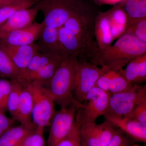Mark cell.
<instances>
[{
  "instance_id": "7bdbcfd3",
  "label": "cell",
  "mask_w": 146,
  "mask_h": 146,
  "mask_svg": "<svg viewBox=\"0 0 146 146\" xmlns=\"http://www.w3.org/2000/svg\"><path fill=\"white\" fill-rule=\"evenodd\" d=\"M131 146H141L138 145H131Z\"/></svg>"
},
{
  "instance_id": "8fae6325",
  "label": "cell",
  "mask_w": 146,
  "mask_h": 146,
  "mask_svg": "<svg viewBox=\"0 0 146 146\" xmlns=\"http://www.w3.org/2000/svg\"><path fill=\"white\" fill-rule=\"evenodd\" d=\"M43 26L42 22H33L28 27L6 34L0 38V43L9 46L31 44L38 39Z\"/></svg>"
},
{
  "instance_id": "f546056e",
  "label": "cell",
  "mask_w": 146,
  "mask_h": 146,
  "mask_svg": "<svg viewBox=\"0 0 146 146\" xmlns=\"http://www.w3.org/2000/svg\"><path fill=\"white\" fill-rule=\"evenodd\" d=\"M141 56L129 61L126 66L125 69H123V71L124 76L129 83L133 85L138 84Z\"/></svg>"
},
{
  "instance_id": "44dd1931",
  "label": "cell",
  "mask_w": 146,
  "mask_h": 146,
  "mask_svg": "<svg viewBox=\"0 0 146 146\" xmlns=\"http://www.w3.org/2000/svg\"><path fill=\"white\" fill-rule=\"evenodd\" d=\"M63 56L57 53L43 52L39 51L32 58L26 69L21 74L20 78L18 80L20 79L24 75L37 70L48 65L55 59Z\"/></svg>"
},
{
  "instance_id": "8d00e7d4",
  "label": "cell",
  "mask_w": 146,
  "mask_h": 146,
  "mask_svg": "<svg viewBox=\"0 0 146 146\" xmlns=\"http://www.w3.org/2000/svg\"><path fill=\"white\" fill-rule=\"evenodd\" d=\"M16 121L13 118L7 117L5 112L0 111V136L9 128L14 126Z\"/></svg>"
},
{
  "instance_id": "ab89813d",
  "label": "cell",
  "mask_w": 146,
  "mask_h": 146,
  "mask_svg": "<svg viewBox=\"0 0 146 146\" xmlns=\"http://www.w3.org/2000/svg\"><path fill=\"white\" fill-rule=\"evenodd\" d=\"M13 2L11 0H0V7Z\"/></svg>"
},
{
  "instance_id": "5b68a950",
  "label": "cell",
  "mask_w": 146,
  "mask_h": 146,
  "mask_svg": "<svg viewBox=\"0 0 146 146\" xmlns=\"http://www.w3.org/2000/svg\"><path fill=\"white\" fill-rule=\"evenodd\" d=\"M26 82L31 89L33 96V107L32 115L33 122L38 127L44 128L49 126L56 111L54 101L46 89L42 84L36 82Z\"/></svg>"
},
{
  "instance_id": "4dcf8cb0",
  "label": "cell",
  "mask_w": 146,
  "mask_h": 146,
  "mask_svg": "<svg viewBox=\"0 0 146 146\" xmlns=\"http://www.w3.org/2000/svg\"><path fill=\"white\" fill-rule=\"evenodd\" d=\"M81 141L79 125L76 121L72 128L67 136L55 146H80Z\"/></svg>"
},
{
  "instance_id": "d6986e66",
  "label": "cell",
  "mask_w": 146,
  "mask_h": 146,
  "mask_svg": "<svg viewBox=\"0 0 146 146\" xmlns=\"http://www.w3.org/2000/svg\"><path fill=\"white\" fill-rule=\"evenodd\" d=\"M65 57L63 56L58 58L37 70L24 75L19 80L29 82H37L46 87Z\"/></svg>"
},
{
  "instance_id": "7402d4cb",
  "label": "cell",
  "mask_w": 146,
  "mask_h": 146,
  "mask_svg": "<svg viewBox=\"0 0 146 146\" xmlns=\"http://www.w3.org/2000/svg\"><path fill=\"white\" fill-rule=\"evenodd\" d=\"M21 72L5 50L0 45V77L13 80L20 78Z\"/></svg>"
},
{
  "instance_id": "cb8c5ba5",
  "label": "cell",
  "mask_w": 146,
  "mask_h": 146,
  "mask_svg": "<svg viewBox=\"0 0 146 146\" xmlns=\"http://www.w3.org/2000/svg\"><path fill=\"white\" fill-rule=\"evenodd\" d=\"M134 85L127 80L122 72L110 70L109 91L111 95L130 90L133 89Z\"/></svg>"
},
{
  "instance_id": "d6a6232c",
  "label": "cell",
  "mask_w": 146,
  "mask_h": 146,
  "mask_svg": "<svg viewBox=\"0 0 146 146\" xmlns=\"http://www.w3.org/2000/svg\"><path fill=\"white\" fill-rule=\"evenodd\" d=\"M125 117L135 120L146 126V99L139 103Z\"/></svg>"
},
{
  "instance_id": "30bf717a",
  "label": "cell",
  "mask_w": 146,
  "mask_h": 146,
  "mask_svg": "<svg viewBox=\"0 0 146 146\" xmlns=\"http://www.w3.org/2000/svg\"><path fill=\"white\" fill-rule=\"evenodd\" d=\"M58 38L60 52L63 56H78L93 63V56L89 50L63 26L58 28Z\"/></svg>"
},
{
  "instance_id": "836d02e7",
  "label": "cell",
  "mask_w": 146,
  "mask_h": 146,
  "mask_svg": "<svg viewBox=\"0 0 146 146\" xmlns=\"http://www.w3.org/2000/svg\"><path fill=\"white\" fill-rule=\"evenodd\" d=\"M11 86V82L0 79V111L5 112L7 111V104Z\"/></svg>"
},
{
  "instance_id": "8992f818",
  "label": "cell",
  "mask_w": 146,
  "mask_h": 146,
  "mask_svg": "<svg viewBox=\"0 0 146 146\" xmlns=\"http://www.w3.org/2000/svg\"><path fill=\"white\" fill-rule=\"evenodd\" d=\"M110 95L94 86L86 94L82 107L77 110L76 121L79 124L96 122L98 118L106 113Z\"/></svg>"
},
{
  "instance_id": "60d3db41",
  "label": "cell",
  "mask_w": 146,
  "mask_h": 146,
  "mask_svg": "<svg viewBox=\"0 0 146 146\" xmlns=\"http://www.w3.org/2000/svg\"><path fill=\"white\" fill-rule=\"evenodd\" d=\"M13 2H21L26 1L29 0H11Z\"/></svg>"
},
{
  "instance_id": "4fadbf2b",
  "label": "cell",
  "mask_w": 146,
  "mask_h": 146,
  "mask_svg": "<svg viewBox=\"0 0 146 146\" xmlns=\"http://www.w3.org/2000/svg\"><path fill=\"white\" fill-rule=\"evenodd\" d=\"M21 73L26 69L35 54L39 50L37 43L21 46H9L0 43Z\"/></svg>"
},
{
  "instance_id": "3957f363",
  "label": "cell",
  "mask_w": 146,
  "mask_h": 146,
  "mask_svg": "<svg viewBox=\"0 0 146 146\" xmlns=\"http://www.w3.org/2000/svg\"><path fill=\"white\" fill-rule=\"evenodd\" d=\"M97 13L87 5L78 13L69 18L63 27L87 48L93 56V63L98 65L101 51L95 40L94 26Z\"/></svg>"
},
{
  "instance_id": "e0dca14e",
  "label": "cell",
  "mask_w": 146,
  "mask_h": 146,
  "mask_svg": "<svg viewBox=\"0 0 146 146\" xmlns=\"http://www.w3.org/2000/svg\"><path fill=\"white\" fill-rule=\"evenodd\" d=\"M36 128L33 123L12 127L0 136V146H21L26 138Z\"/></svg>"
},
{
  "instance_id": "2e32d148",
  "label": "cell",
  "mask_w": 146,
  "mask_h": 146,
  "mask_svg": "<svg viewBox=\"0 0 146 146\" xmlns=\"http://www.w3.org/2000/svg\"><path fill=\"white\" fill-rule=\"evenodd\" d=\"M113 40L125 33L129 23L127 13L119 5H114L106 11Z\"/></svg>"
},
{
  "instance_id": "ffe728a7",
  "label": "cell",
  "mask_w": 146,
  "mask_h": 146,
  "mask_svg": "<svg viewBox=\"0 0 146 146\" xmlns=\"http://www.w3.org/2000/svg\"><path fill=\"white\" fill-rule=\"evenodd\" d=\"M37 40L39 51L57 53L62 55L58 41V29L44 25Z\"/></svg>"
},
{
  "instance_id": "4316f807",
  "label": "cell",
  "mask_w": 146,
  "mask_h": 146,
  "mask_svg": "<svg viewBox=\"0 0 146 146\" xmlns=\"http://www.w3.org/2000/svg\"><path fill=\"white\" fill-rule=\"evenodd\" d=\"M96 124V122L79 124L81 141L87 146H99Z\"/></svg>"
},
{
  "instance_id": "83f0119b",
  "label": "cell",
  "mask_w": 146,
  "mask_h": 146,
  "mask_svg": "<svg viewBox=\"0 0 146 146\" xmlns=\"http://www.w3.org/2000/svg\"><path fill=\"white\" fill-rule=\"evenodd\" d=\"M96 131L99 146H106L116 133L115 126L107 121L96 124Z\"/></svg>"
},
{
  "instance_id": "9a60e30c",
  "label": "cell",
  "mask_w": 146,
  "mask_h": 146,
  "mask_svg": "<svg viewBox=\"0 0 146 146\" xmlns=\"http://www.w3.org/2000/svg\"><path fill=\"white\" fill-rule=\"evenodd\" d=\"M94 33L97 46L100 51L106 50L112 45L114 40L106 11H100L97 13L95 20Z\"/></svg>"
},
{
  "instance_id": "d4e9b609",
  "label": "cell",
  "mask_w": 146,
  "mask_h": 146,
  "mask_svg": "<svg viewBox=\"0 0 146 146\" xmlns=\"http://www.w3.org/2000/svg\"><path fill=\"white\" fill-rule=\"evenodd\" d=\"M11 82V89L7 99V110L10 113L12 118L16 120L20 97L23 86L18 80H13Z\"/></svg>"
},
{
  "instance_id": "9c48e42d",
  "label": "cell",
  "mask_w": 146,
  "mask_h": 146,
  "mask_svg": "<svg viewBox=\"0 0 146 146\" xmlns=\"http://www.w3.org/2000/svg\"><path fill=\"white\" fill-rule=\"evenodd\" d=\"M78 108L74 106L60 108L55 111L50 122L48 146H55L65 138L72 128Z\"/></svg>"
},
{
  "instance_id": "f35d334b",
  "label": "cell",
  "mask_w": 146,
  "mask_h": 146,
  "mask_svg": "<svg viewBox=\"0 0 146 146\" xmlns=\"http://www.w3.org/2000/svg\"><path fill=\"white\" fill-rule=\"evenodd\" d=\"M122 0H94L96 4L99 5H115L119 3Z\"/></svg>"
},
{
  "instance_id": "b9f144b4",
  "label": "cell",
  "mask_w": 146,
  "mask_h": 146,
  "mask_svg": "<svg viewBox=\"0 0 146 146\" xmlns=\"http://www.w3.org/2000/svg\"><path fill=\"white\" fill-rule=\"evenodd\" d=\"M80 146H87L86 145V144L84 143L83 142V141H81V144H80Z\"/></svg>"
},
{
  "instance_id": "ac0fdd59",
  "label": "cell",
  "mask_w": 146,
  "mask_h": 146,
  "mask_svg": "<svg viewBox=\"0 0 146 146\" xmlns=\"http://www.w3.org/2000/svg\"><path fill=\"white\" fill-rule=\"evenodd\" d=\"M23 84V90L20 97L16 120L23 124L33 123L32 119L33 107V98L32 93L26 82L18 80Z\"/></svg>"
},
{
  "instance_id": "f1b7e54d",
  "label": "cell",
  "mask_w": 146,
  "mask_h": 146,
  "mask_svg": "<svg viewBox=\"0 0 146 146\" xmlns=\"http://www.w3.org/2000/svg\"><path fill=\"white\" fill-rule=\"evenodd\" d=\"M126 33H130L140 42L146 44V18L129 21Z\"/></svg>"
},
{
  "instance_id": "484cf974",
  "label": "cell",
  "mask_w": 146,
  "mask_h": 146,
  "mask_svg": "<svg viewBox=\"0 0 146 146\" xmlns=\"http://www.w3.org/2000/svg\"><path fill=\"white\" fill-rule=\"evenodd\" d=\"M38 1L29 0L21 2L13 3L0 7V26L18 11L32 7Z\"/></svg>"
},
{
  "instance_id": "74e56055",
  "label": "cell",
  "mask_w": 146,
  "mask_h": 146,
  "mask_svg": "<svg viewBox=\"0 0 146 146\" xmlns=\"http://www.w3.org/2000/svg\"><path fill=\"white\" fill-rule=\"evenodd\" d=\"M146 80V53L141 56L140 62V73L138 84L142 83Z\"/></svg>"
},
{
  "instance_id": "7a4b0ae2",
  "label": "cell",
  "mask_w": 146,
  "mask_h": 146,
  "mask_svg": "<svg viewBox=\"0 0 146 146\" xmlns=\"http://www.w3.org/2000/svg\"><path fill=\"white\" fill-rule=\"evenodd\" d=\"M146 53V44L132 35L125 33L113 44L101 51L98 65L110 70L123 72L125 66L135 58Z\"/></svg>"
},
{
  "instance_id": "7c38bea8",
  "label": "cell",
  "mask_w": 146,
  "mask_h": 146,
  "mask_svg": "<svg viewBox=\"0 0 146 146\" xmlns=\"http://www.w3.org/2000/svg\"><path fill=\"white\" fill-rule=\"evenodd\" d=\"M38 12L39 10L35 6L17 11L0 26V38L9 33L31 25Z\"/></svg>"
},
{
  "instance_id": "603a6c76",
  "label": "cell",
  "mask_w": 146,
  "mask_h": 146,
  "mask_svg": "<svg viewBox=\"0 0 146 146\" xmlns=\"http://www.w3.org/2000/svg\"><path fill=\"white\" fill-rule=\"evenodd\" d=\"M118 4L127 13L129 21L146 18V0H122Z\"/></svg>"
},
{
  "instance_id": "5bb4252c",
  "label": "cell",
  "mask_w": 146,
  "mask_h": 146,
  "mask_svg": "<svg viewBox=\"0 0 146 146\" xmlns=\"http://www.w3.org/2000/svg\"><path fill=\"white\" fill-rule=\"evenodd\" d=\"M106 121L119 128L134 140L146 143V126L127 117H115L104 115Z\"/></svg>"
},
{
  "instance_id": "ee69618b",
  "label": "cell",
  "mask_w": 146,
  "mask_h": 146,
  "mask_svg": "<svg viewBox=\"0 0 146 146\" xmlns=\"http://www.w3.org/2000/svg\"><path fill=\"white\" fill-rule=\"evenodd\" d=\"M80 1H84V0H80Z\"/></svg>"
},
{
  "instance_id": "d590c367",
  "label": "cell",
  "mask_w": 146,
  "mask_h": 146,
  "mask_svg": "<svg viewBox=\"0 0 146 146\" xmlns=\"http://www.w3.org/2000/svg\"><path fill=\"white\" fill-rule=\"evenodd\" d=\"M102 67L104 68V71L97 80L95 86L103 91L110 93L109 83L110 69L107 67Z\"/></svg>"
},
{
  "instance_id": "277c9868",
  "label": "cell",
  "mask_w": 146,
  "mask_h": 146,
  "mask_svg": "<svg viewBox=\"0 0 146 146\" xmlns=\"http://www.w3.org/2000/svg\"><path fill=\"white\" fill-rule=\"evenodd\" d=\"M34 6L43 13L44 25L58 29L87 5L80 0H38Z\"/></svg>"
},
{
  "instance_id": "6da1fadb",
  "label": "cell",
  "mask_w": 146,
  "mask_h": 146,
  "mask_svg": "<svg viewBox=\"0 0 146 146\" xmlns=\"http://www.w3.org/2000/svg\"><path fill=\"white\" fill-rule=\"evenodd\" d=\"M78 61V56H65L48 86L45 87L60 108L74 106L79 109L83 106V104L75 99L72 95Z\"/></svg>"
},
{
  "instance_id": "1f68e13d",
  "label": "cell",
  "mask_w": 146,
  "mask_h": 146,
  "mask_svg": "<svg viewBox=\"0 0 146 146\" xmlns=\"http://www.w3.org/2000/svg\"><path fill=\"white\" fill-rule=\"evenodd\" d=\"M43 127H36L35 130L26 138L21 146H46Z\"/></svg>"
},
{
  "instance_id": "ba28073f",
  "label": "cell",
  "mask_w": 146,
  "mask_h": 146,
  "mask_svg": "<svg viewBox=\"0 0 146 146\" xmlns=\"http://www.w3.org/2000/svg\"><path fill=\"white\" fill-rule=\"evenodd\" d=\"M104 71V67L100 68L94 63L79 57L72 91L75 99L83 104L86 94L95 86Z\"/></svg>"
},
{
  "instance_id": "e575fe53",
  "label": "cell",
  "mask_w": 146,
  "mask_h": 146,
  "mask_svg": "<svg viewBox=\"0 0 146 146\" xmlns=\"http://www.w3.org/2000/svg\"><path fill=\"white\" fill-rule=\"evenodd\" d=\"M131 138L120 129H117L112 139L106 146H131L133 145Z\"/></svg>"
},
{
  "instance_id": "52a82bcc",
  "label": "cell",
  "mask_w": 146,
  "mask_h": 146,
  "mask_svg": "<svg viewBox=\"0 0 146 146\" xmlns=\"http://www.w3.org/2000/svg\"><path fill=\"white\" fill-rule=\"evenodd\" d=\"M146 99V85L135 84L130 90L110 95L108 108L104 115L125 117L139 103Z\"/></svg>"
}]
</instances>
